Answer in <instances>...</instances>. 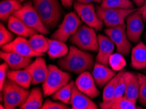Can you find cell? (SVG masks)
<instances>
[{"instance_id":"obj_20","label":"cell","mask_w":146,"mask_h":109,"mask_svg":"<svg viewBox=\"0 0 146 109\" xmlns=\"http://www.w3.org/2000/svg\"><path fill=\"white\" fill-rule=\"evenodd\" d=\"M8 29L19 36L30 37L37 33L36 30L28 27L21 19L15 15L11 17L7 21Z\"/></svg>"},{"instance_id":"obj_8","label":"cell","mask_w":146,"mask_h":109,"mask_svg":"<svg viewBox=\"0 0 146 109\" xmlns=\"http://www.w3.org/2000/svg\"><path fill=\"white\" fill-rule=\"evenodd\" d=\"M81 24L82 20L76 13H68L58 28L52 34L51 39L66 43L77 32Z\"/></svg>"},{"instance_id":"obj_10","label":"cell","mask_w":146,"mask_h":109,"mask_svg":"<svg viewBox=\"0 0 146 109\" xmlns=\"http://www.w3.org/2000/svg\"><path fill=\"white\" fill-rule=\"evenodd\" d=\"M104 32L116 46L117 52L123 55L129 54L132 49V43L127 37L125 24L107 28Z\"/></svg>"},{"instance_id":"obj_40","label":"cell","mask_w":146,"mask_h":109,"mask_svg":"<svg viewBox=\"0 0 146 109\" xmlns=\"http://www.w3.org/2000/svg\"><path fill=\"white\" fill-rule=\"evenodd\" d=\"M135 5H136L137 7H140L141 6L143 5V4L144 3L145 0H133Z\"/></svg>"},{"instance_id":"obj_9","label":"cell","mask_w":146,"mask_h":109,"mask_svg":"<svg viewBox=\"0 0 146 109\" xmlns=\"http://www.w3.org/2000/svg\"><path fill=\"white\" fill-rule=\"evenodd\" d=\"M76 13L83 22L95 30L100 31L104 22L97 15L96 9L92 3H81L76 2L74 5Z\"/></svg>"},{"instance_id":"obj_3","label":"cell","mask_w":146,"mask_h":109,"mask_svg":"<svg viewBox=\"0 0 146 109\" xmlns=\"http://www.w3.org/2000/svg\"><path fill=\"white\" fill-rule=\"evenodd\" d=\"M3 103L5 109H14L21 107L29 96L30 91L10 79H6L3 89Z\"/></svg>"},{"instance_id":"obj_33","label":"cell","mask_w":146,"mask_h":109,"mask_svg":"<svg viewBox=\"0 0 146 109\" xmlns=\"http://www.w3.org/2000/svg\"><path fill=\"white\" fill-rule=\"evenodd\" d=\"M14 40V35L7 29L3 24H0V45L3 46Z\"/></svg>"},{"instance_id":"obj_34","label":"cell","mask_w":146,"mask_h":109,"mask_svg":"<svg viewBox=\"0 0 146 109\" xmlns=\"http://www.w3.org/2000/svg\"><path fill=\"white\" fill-rule=\"evenodd\" d=\"M70 107L67 104L62 102H52L49 99L46 100L43 104L41 109H69Z\"/></svg>"},{"instance_id":"obj_32","label":"cell","mask_w":146,"mask_h":109,"mask_svg":"<svg viewBox=\"0 0 146 109\" xmlns=\"http://www.w3.org/2000/svg\"><path fill=\"white\" fill-rule=\"evenodd\" d=\"M138 77L140 82V90L138 99L141 105L146 106V75L138 73Z\"/></svg>"},{"instance_id":"obj_38","label":"cell","mask_w":146,"mask_h":109,"mask_svg":"<svg viewBox=\"0 0 146 109\" xmlns=\"http://www.w3.org/2000/svg\"><path fill=\"white\" fill-rule=\"evenodd\" d=\"M77 2L81 3H92L93 2L97 3H101V2L102 1V0H76Z\"/></svg>"},{"instance_id":"obj_15","label":"cell","mask_w":146,"mask_h":109,"mask_svg":"<svg viewBox=\"0 0 146 109\" xmlns=\"http://www.w3.org/2000/svg\"><path fill=\"white\" fill-rule=\"evenodd\" d=\"M98 52L96 57L97 63L109 65L110 57L113 54L115 48V44L107 35L99 34L98 35Z\"/></svg>"},{"instance_id":"obj_14","label":"cell","mask_w":146,"mask_h":109,"mask_svg":"<svg viewBox=\"0 0 146 109\" xmlns=\"http://www.w3.org/2000/svg\"><path fill=\"white\" fill-rule=\"evenodd\" d=\"M30 73L32 79L33 85L43 83L47 77L48 72V66L46 64L45 59L41 56L37 57L34 61L32 62L26 68Z\"/></svg>"},{"instance_id":"obj_28","label":"cell","mask_w":146,"mask_h":109,"mask_svg":"<svg viewBox=\"0 0 146 109\" xmlns=\"http://www.w3.org/2000/svg\"><path fill=\"white\" fill-rule=\"evenodd\" d=\"M125 73V71L123 70L119 71V73L115 75V76L113 78L111 81L108 82L107 84L105 86V88L103 91V101L108 102L112 100L113 97L115 90L117 84H118L119 80L123 76Z\"/></svg>"},{"instance_id":"obj_25","label":"cell","mask_w":146,"mask_h":109,"mask_svg":"<svg viewBox=\"0 0 146 109\" xmlns=\"http://www.w3.org/2000/svg\"><path fill=\"white\" fill-rule=\"evenodd\" d=\"M69 48L65 43L56 39H48L47 54L50 59L62 57L68 54Z\"/></svg>"},{"instance_id":"obj_22","label":"cell","mask_w":146,"mask_h":109,"mask_svg":"<svg viewBox=\"0 0 146 109\" xmlns=\"http://www.w3.org/2000/svg\"><path fill=\"white\" fill-rule=\"evenodd\" d=\"M7 79L11 80L19 86L26 89L29 88L32 83V76L26 69L8 71Z\"/></svg>"},{"instance_id":"obj_42","label":"cell","mask_w":146,"mask_h":109,"mask_svg":"<svg viewBox=\"0 0 146 109\" xmlns=\"http://www.w3.org/2000/svg\"><path fill=\"white\" fill-rule=\"evenodd\" d=\"M21 2V3H23V2H24V1H26V0H19Z\"/></svg>"},{"instance_id":"obj_2","label":"cell","mask_w":146,"mask_h":109,"mask_svg":"<svg viewBox=\"0 0 146 109\" xmlns=\"http://www.w3.org/2000/svg\"><path fill=\"white\" fill-rule=\"evenodd\" d=\"M32 3L44 26L48 30L54 28L61 15L58 0H33Z\"/></svg>"},{"instance_id":"obj_24","label":"cell","mask_w":146,"mask_h":109,"mask_svg":"<svg viewBox=\"0 0 146 109\" xmlns=\"http://www.w3.org/2000/svg\"><path fill=\"white\" fill-rule=\"evenodd\" d=\"M100 108L102 109H137L140 108L136 105V103L127 99L125 96L115 100L104 102L99 104Z\"/></svg>"},{"instance_id":"obj_36","label":"cell","mask_w":146,"mask_h":109,"mask_svg":"<svg viewBox=\"0 0 146 109\" xmlns=\"http://www.w3.org/2000/svg\"><path fill=\"white\" fill-rule=\"evenodd\" d=\"M9 66L8 64L4 62L0 65V90H2L3 85L6 81V77H7L8 68Z\"/></svg>"},{"instance_id":"obj_12","label":"cell","mask_w":146,"mask_h":109,"mask_svg":"<svg viewBox=\"0 0 146 109\" xmlns=\"http://www.w3.org/2000/svg\"><path fill=\"white\" fill-rule=\"evenodd\" d=\"M1 50L5 52H13L27 57L43 56L44 54L35 52L31 47L28 40L26 37L19 36L11 43L1 46Z\"/></svg>"},{"instance_id":"obj_19","label":"cell","mask_w":146,"mask_h":109,"mask_svg":"<svg viewBox=\"0 0 146 109\" xmlns=\"http://www.w3.org/2000/svg\"><path fill=\"white\" fill-rule=\"evenodd\" d=\"M123 77L126 86L125 96L127 99L136 103L138 99L139 90H140V82H139L138 75L132 72L125 71Z\"/></svg>"},{"instance_id":"obj_31","label":"cell","mask_w":146,"mask_h":109,"mask_svg":"<svg viewBox=\"0 0 146 109\" xmlns=\"http://www.w3.org/2000/svg\"><path fill=\"white\" fill-rule=\"evenodd\" d=\"M126 60L123 55L121 53L113 54L109 59V65L111 66L113 70L115 71H120L123 69L126 66Z\"/></svg>"},{"instance_id":"obj_37","label":"cell","mask_w":146,"mask_h":109,"mask_svg":"<svg viewBox=\"0 0 146 109\" xmlns=\"http://www.w3.org/2000/svg\"><path fill=\"white\" fill-rule=\"evenodd\" d=\"M138 9L140 11L141 13V16H142L143 21L146 22V0H145V2L143 4V5L139 7Z\"/></svg>"},{"instance_id":"obj_6","label":"cell","mask_w":146,"mask_h":109,"mask_svg":"<svg viewBox=\"0 0 146 109\" xmlns=\"http://www.w3.org/2000/svg\"><path fill=\"white\" fill-rule=\"evenodd\" d=\"M14 15L21 19L26 26L36 30L37 32L43 35H47L49 33V30L44 26L38 13L31 2H26Z\"/></svg>"},{"instance_id":"obj_11","label":"cell","mask_w":146,"mask_h":109,"mask_svg":"<svg viewBox=\"0 0 146 109\" xmlns=\"http://www.w3.org/2000/svg\"><path fill=\"white\" fill-rule=\"evenodd\" d=\"M143 28V20L138 9L126 18V33L132 43L137 44L140 42Z\"/></svg>"},{"instance_id":"obj_17","label":"cell","mask_w":146,"mask_h":109,"mask_svg":"<svg viewBox=\"0 0 146 109\" xmlns=\"http://www.w3.org/2000/svg\"><path fill=\"white\" fill-rule=\"evenodd\" d=\"M70 104L72 109H98V106L91 98L75 86L73 88Z\"/></svg>"},{"instance_id":"obj_21","label":"cell","mask_w":146,"mask_h":109,"mask_svg":"<svg viewBox=\"0 0 146 109\" xmlns=\"http://www.w3.org/2000/svg\"><path fill=\"white\" fill-rule=\"evenodd\" d=\"M131 65L136 69H144L146 68V45L143 42H139L132 48Z\"/></svg>"},{"instance_id":"obj_39","label":"cell","mask_w":146,"mask_h":109,"mask_svg":"<svg viewBox=\"0 0 146 109\" xmlns=\"http://www.w3.org/2000/svg\"><path fill=\"white\" fill-rule=\"evenodd\" d=\"M73 1H74V0H61V2L62 5L67 8L72 7L73 4Z\"/></svg>"},{"instance_id":"obj_29","label":"cell","mask_w":146,"mask_h":109,"mask_svg":"<svg viewBox=\"0 0 146 109\" xmlns=\"http://www.w3.org/2000/svg\"><path fill=\"white\" fill-rule=\"evenodd\" d=\"M75 82L70 81L68 84L60 88L52 94V99L60 101L66 104H70L73 88L75 86Z\"/></svg>"},{"instance_id":"obj_1","label":"cell","mask_w":146,"mask_h":109,"mask_svg":"<svg viewBox=\"0 0 146 109\" xmlns=\"http://www.w3.org/2000/svg\"><path fill=\"white\" fill-rule=\"evenodd\" d=\"M58 63L63 70L79 75L90 71L94 65L93 55L72 45L70 46L68 54L60 57Z\"/></svg>"},{"instance_id":"obj_27","label":"cell","mask_w":146,"mask_h":109,"mask_svg":"<svg viewBox=\"0 0 146 109\" xmlns=\"http://www.w3.org/2000/svg\"><path fill=\"white\" fill-rule=\"evenodd\" d=\"M29 43L32 49L35 52L44 54L48 49V39L46 38L43 34H34L29 37Z\"/></svg>"},{"instance_id":"obj_5","label":"cell","mask_w":146,"mask_h":109,"mask_svg":"<svg viewBox=\"0 0 146 109\" xmlns=\"http://www.w3.org/2000/svg\"><path fill=\"white\" fill-rule=\"evenodd\" d=\"M70 41L83 50L92 52H97L98 50V35L94 28L87 25H81L70 37Z\"/></svg>"},{"instance_id":"obj_13","label":"cell","mask_w":146,"mask_h":109,"mask_svg":"<svg viewBox=\"0 0 146 109\" xmlns=\"http://www.w3.org/2000/svg\"><path fill=\"white\" fill-rule=\"evenodd\" d=\"M75 84L81 92L90 98H96L100 95V92L96 88V84L93 76L88 71L81 73L76 79Z\"/></svg>"},{"instance_id":"obj_30","label":"cell","mask_w":146,"mask_h":109,"mask_svg":"<svg viewBox=\"0 0 146 109\" xmlns=\"http://www.w3.org/2000/svg\"><path fill=\"white\" fill-rule=\"evenodd\" d=\"M100 6L105 8L123 9H134V3L130 0H102Z\"/></svg>"},{"instance_id":"obj_44","label":"cell","mask_w":146,"mask_h":109,"mask_svg":"<svg viewBox=\"0 0 146 109\" xmlns=\"http://www.w3.org/2000/svg\"><path fill=\"white\" fill-rule=\"evenodd\" d=\"M145 73H146V72H145Z\"/></svg>"},{"instance_id":"obj_26","label":"cell","mask_w":146,"mask_h":109,"mask_svg":"<svg viewBox=\"0 0 146 109\" xmlns=\"http://www.w3.org/2000/svg\"><path fill=\"white\" fill-rule=\"evenodd\" d=\"M43 92L39 88H33L25 103L20 108L21 109H39L43 106Z\"/></svg>"},{"instance_id":"obj_43","label":"cell","mask_w":146,"mask_h":109,"mask_svg":"<svg viewBox=\"0 0 146 109\" xmlns=\"http://www.w3.org/2000/svg\"><path fill=\"white\" fill-rule=\"evenodd\" d=\"M145 40H146V33H145Z\"/></svg>"},{"instance_id":"obj_7","label":"cell","mask_w":146,"mask_h":109,"mask_svg":"<svg viewBox=\"0 0 146 109\" xmlns=\"http://www.w3.org/2000/svg\"><path fill=\"white\" fill-rule=\"evenodd\" d=\"M136 10L137 9H123L105 8L101 6L96 7L97 15L108 28L116 27L125 24L126 18Z\"/></svg>"},{"instance_id":"obj_23","label":"cell","mask_w":146,"mask_h":109,"mask_svg":"<svg viewBox=\"0 0 146 109\" xmlns=\"http://www.w3.org/2000/svg\"><path fill=\"white\" fill-rule=\"evenodd\" d=\"M23 5L19 0H3L0 3V18L1 21L7 22Z\"/></svg>"},{"instance_id":"obj_35","label":"cell","mask_w":146,"mask_h":109,"mask_svg":"<svg viewBox=\"0 0 146 109\" xmlns=\"http://www.w3.org/2000/svg\"><path fill=\"white\" fill-rule=\"evenodd\" d=\"M125 90H126L125 82V79H124V77L123 76L121 78L120 80H119L118 84H117V85L116 86V88L114 92L113 97L112 100H115L119 98H121V97H122L123 96H125Z\"/></svg>"},{"instance_id":"obj_41","label":"cell","mask_w":146,"mask_h":109,"mask_svg":"<svg viewBox=\"0 0 146 109\" xmlns=\"http://www.w3.org/2000/svg\"><path fill=\"white\" fill-rule=\"evenodd\" d=\"M0 108H1V109L5 108V106H3V105H2V104H1V105H0Z\"/></svg>"},{"instance_id":"obj_18","label":"cell","mask_w":146,"mask_h":109,"mask_svg":"<svg viewBox=\"0 0 146 109\" xmlns=\"http://www.w3.org/2000/svg\"><path fill=\"white\" fill-rule=\"evenodd\" d=\"M116 74L115 71L108 67L107 65L97 62L94 64L92 73L96 85L100 88L105 86Z\"/></svg>"},{"instance_id":"obj_4","label":"cell","mask_w":146,"mask_h":109,"mask_svg":"<svg viewBox=\"0 0 146 109\" xmlns=\"http://www.w3.org/2000/svg\"><path fill=\"white\" fill-rule=\"evenodd\" d=\"M71 75L54 65H48L47 77L43 83L42 89L44 96L52 95L60 88L64 86L70 82Z\"/></svg>"},{"instance_id":"obj_16","label":"cell","mask_w":146,"mask_h":109,"mask_svg":"<svg viewBox=\"0 0 146 109\" xmlns=\"http://www.w3.org/2000/svg\"><path fill=\"white\" fill-rule=\"evenodd\" d=\"M0 56L13 70L26 69L32 62V57L24 56L13 52H5L1 50Z\"/></svg>"}]
</instances>
